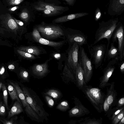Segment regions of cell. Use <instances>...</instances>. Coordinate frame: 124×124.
Instances as JSON below:
<instances>
[{"label": "cell", "instance_id": "6da1fadb", "mask_svg": "<svg viewBox=\"0 0 124 124\" xmlns=\"http://www.w3.org/2000/svg\"><path fill=\"white\" fill-rule=\"evenodd\" d=\"M81 90L99 113L103 111V105L106 95L101 89L86 85Z\"/></svg>", "mask_w": 124, "mask_h": 124}, {"label": "cell", "instance_id": "7a4b0ae2", "mask_svg": "<svg viewBox=\"0 0 124 124\" xmlns=\"http://www.w3.org/2000/svg\"><path fill=\"white\" fill-rule=\"evenodd\" d=\"M118 19H111L107 21H102L99 23V27L95 36V40L93 43L96 44L100 40L106 39L108 41L106 46H109L110 40L113 33L117 26Z\"/></svg>", "mask_w": 124, "mask_h": 124}, {"label": "cell", "instance_id": "3957f363", "mask_svg": "<svg viewBox=\"0 0 124 124\" xmlns=\"http://www.w3.org/2000/svg\"><path fill=\"white\" fill-rule=\"evenodd\" d=\"M42 37L47 40L56 39L63 38L65 39L64 29L60 26L44 24L36 26Z\"/></svg>", "mask_w": 124, "mask_h": 124}, {"label": "cell", "instance_id": "277c9868", "mask_svg": "<svg viewBox=\"0 0 124 124\" xmlns=\"http://www.w3.org/2000/svg\"><path fill=\"white\" fill-rule=\"evenodd\" d=\"M88 50L93 64L96 69L101 65L106 52V46L105 44L88 45Z\"/></svg>", "mask_w": 124, "mask_h": 124}, {"label": "cell", "instance_id": "5b68a950", "mask_svg": "<svg viewBox=\"0 0 124 124\" xmlns=\"http://www.w3.org/2000/svg\"><path fill=\"white\" fill-rule=\"evenodd\" d=\"M78 60L84 71L85 82L87 84L90 80L93 75V66L91 60L89 58L83 47L80 46Z\"/></svg>", "mask_w": 124, "mask_h": 124}, {"label": "cell", "instance_id": "8992f818", "mask_svg": "<svg viewBox=\"0 0 124 124\" xmlns=\"http://www.w3.org/2000/svg\"><path fill=\"white\" fill-rule=\"evenodd\" d=\"M65 40L69 44L76 43L79 47L87 44V36L82 31L70 28L64 29Z\"/></svg>", "mask_w": 124, "mask_h": 124}, {"label": "cell", "instance_id": "52a82bcc", "mask_svg": "<svg viewBox=\"0 0 124 124\" xmlns=\"http://www.w3.org/2000/svg\"><path fill=\"white\" fill-rule=\"evenodd\" d=\"M79 47L78 44L75 43L69 45L67 51V57L66 61L67 63L74 74L78 62Z\"/></svg>", "mask_w": 124, "mask_h": 124}, {"label": "cell", "instance_id": "ba28073f", "mask_svg": "<svg viewBox=\"0 0 124 124\" xmlns=\"http://www.w3.org/2000/svg\"><path fill=\"white\" fill-rule=\"evenodd\" d=\"M7 81L13 85L16 88L18 97L24 108L26 113L32 118L38 120L39 119L38 115L27 102L24 94L18 83L15 81L11 80H7Z\"/></svg>", "mask_w": 124, "mask_h": 124}, {"label": "cell", "instance_id": "9c48e42d", "mask_svg": "<svg viewBox=\"0 0 124 124\" xmlns=\"http://www.w3.org/2000/svg\"><path fill=\"white\" fill-rule=\"evenodd\" d=\"M119 60L118 58L112 59L108 63L103 71V74L100 79L99 87L101 88H104L109 86L111 83H108L110 78L114 71L116 65Z\"/></svg>", "mask_w": 124, "mask_h": 124}, {"label": "cell", "instance_id": "30bf717a", "mask_svg": "<svg viewBox=\"0 0 124 124\" xmlns=\"http://www.w3.org/2000/svg\"><path fill=\"white\" fill-rule=\"evenodd\" d=\"M22 90L25 96L26 101L32 109L39 116L43 117L45 112L42 107L38 102L35 96L24 86H22Z\"/></svg>", "mask_w": 124, "mask_h": 124}, {"label": "cell", "instance_id": "8fae6325", "mask_svg": "<svg viewBox=\"0 0 124 124\" xmlns=\"http://www.w3.org/2000/svg\"><path fill=\"white\" fill-rule=\"evenodd\" d=\"M113 42L118 40V48L119 52V60L121 62L124 58V35L123 27L121 25L116 28L112 36Z\"/></svg>", "mask_w": 124, "mask_h": 124}, {"label": "cell", "instance_id": "7c38bea8", "mask_svg": "<svg viewBox=\"0 0 124 124\" xmlns=\"http://www.w3.org/2000/svg\"><path fill=\"white\" fill-rule=\"evenodd\" d=\"M75 106L69 111L70 117H79L87 115L90 113V111L76 97L74 99Z\"/></svg>", "mask_w": 124, "mask_h": 124}, {"label": "cell", "instance_id": "4fadbf2b", "mask_svg": "<svg viewBox=\"0 0 124 124\" xmlns=\"http://www.w3.org/2000/svg\"><path fill=\"white\" fill-rule=\"evenodd\" d=\"M109 88L107 87V94L106 98L107 102L110 107H111L116 105L117 102V93L115 89V82L111 83Z\"/></svg>", "mask_w": 124, "mask_h": 124}, {"label": "cell", "instance_id": "5bb4252c", "mask_svg": "<svg viewBox=\"0 0 124 124\" xmlns=\"http://www.w3.org/2000/svg\"><path fill=\"white\" fill-rule=\"evenodd\" d=\"M75 74L76 85L79 89L81 90L84 86L87 85V84L85 82L83 70L78 60Z\"/></svg>", "mask_w": 124, "mask_h": 124}, {"label": "cell", "instance_id": "9a60e30c", "mask_svg": "<svg viewBox=\"0 0 124 124\" xmlns=\"http://www.w3.org/2000/svg\"><path fill=\"white\" fill-rule=\"evenodd\" d=\"M50 59L47 60L41 64H36L33 65L32 68V73L35 75L39 77L45 76L48 71V62Z\"/></svg>", "mask_w": 124, "mask_h": 124}, {"label": "cell", "instance_id": "2e32d148", "mask_svg": "<svg viewBox=\"0 0 124 124\" xmlns=\"http://www.w3.org/2000/svg\"><path fill=\"white\" fill-rule=\"evenodd\" d=\"M35 8L39 10L45 9L49 10L55 14L59 13L60 12L63 10L65 9V7L62 6H54L43 2H40L39 5L35 7Z\"/></svg>", "mask_w": 124, "mask_h": 124}, {"label": "cell", "instance_id": "e0dca14e", "mask_svg": "<svg viewBox=\"0 0 124 124\" xmlns=\"http://www.w3.org/2000/svg\"><path fill=\"white\" fill-rule=\"evenodd\" d=\"M113 42L111 43L110 48H106L103 61H108L111 59L118 58L119 59V52L117 48L114 46Z\"/></svg>", "mask_w": 124, "mask_h": 124}, {"label": "cell", "instance_id": "ac0fdd59", "mask_svg": "<svg viewBox=\"0 0 124 124\" xmlns=\"http://www.w3.org/2000/svg\"><path fill=\"white\" fill-rule=\"evenodd\" d=\"M124 0H112L109 8L114 13L117 15L122 13L124 10Z\"/></svg>", "mask_w": 124, "mask_h": 124}, {"label": "cell", "instance_id": "d6986e66", "mask_svg": "<svg viewBox=\"0 0 124 124\" xmlns=\"http://www.w3.org/2000/svg\"><path fill=\"white\" fill-rule=\"evenodd\" d=\"M88 14L86 13H80L65 16L57 18L53 22L55 23L64 22L85 16Z\"/></svg>", "mask_w": 124, "mask_h": 124}, {"label": "cell", "instance_id": "ffe728a7", "mask_svg": "<svg viewBox=\"0 0 124 124\" xmlns=\"http://www.w3.org/2000/svg\"><path fill=\"white\" fill-rule=\"evenodd\" d=\"M67 42L66 40L59 42L52 41L45 39L42 38L39 40L38 43L40 44L51 46L55 49H58L61 47Z\"/></svg>", "mask_w": 124, "mask_h": 124}, {"label": "cell", "instance_id": "44dd1931", "mask_svg": "<svg viewBox=\"0 0 124 124\" xmlns=\"http://www.w3.org/2000/svg\"><path fill=\"white\" fill-rule=\"evenodd\" d=\"M23 109L22 104L16 101L8 113L7 119H9L14 115H18L22 112Z\"/></svg>", "mask_w": 124, "mask_h": 124}, {"label": "cell", "instance_id": "7402d4cb", "mask_svg": "<svg viewBox=\"0 0 124 124\" xmlns=\"http://www.w3.org/2000/svg\"><path fill=\"white\" fill-rule=\"evenodd\" d=\"M19 49L38 56L43 53L42 49L38 46H22Z\"/></svg>", "mask_w": 124, "mask_h": 124}, {"label": "cell", "instance_id": "603a6c76", "mask_svg": "<svg viewBox=\"0 0 124 124\" xmlns=\"http://www.w3.org/2000/svg\"><path fill=\"white\" fill-rule=\"evenodd\" d=\"M103 118H91L89 117L82 118L77 120V124H101Z\"/></svg>", "mask_w": 124, "mask_h": 124}, {"label": "cell", "instance_id": "cb8c5ba5", "mask_svg": "<svg viewBox=\"0 0 124 124\" xmlns=\"http://www.w3.org/2000/svg\"><path fill=\"white\" fill-rule=\"evenodd\" d=\"M63 74L70 81L76 85L75 74L68 65L66 61L65 63Z\"/></svg>", "mask_w": 124, "mask_h": 124}, {"label": "cell", "instance_id": "d4e9b609", "mask_svg": "<svg viewBox=\"0 0 124 124\" xmlns=\"http://www.w3.org/2000/svg\"><path fill=\"white\" fill-rule=\"evenodd\" d=\"M7 81V85L8 92L11 99L14 101L16 100L19 102L21 103H22L18 97L16 90L15 87Z\"/></svg>", "mask_w": 124, "mask_h": 124}, {"label": "cell", "instance_id": "484cf974", "mask_svg": "<svg viewBox=\"0 0 124 124\" xmlns=\"http://www.w3.org/2000/svg\"><path fill=\"white\" fill-rule=\"evenodd\" d=\"M6 83H4L3 84L1 88L2 92V98L7 109V110L9 111V109L8 103V93L6 85H5Z\"/></svg>", "mask_w": 124, "mask_h": 124}, {"label": "cell", "instance_id": "4316f807", "mask_svg": "<svg viewBox=\"0 0 124 124\" xmlns=\"http://www.w3.org/2000/svg\"><path fill=\"white\" fill-rule=\"evenodd\" d=\"M124 109V106L119 108L116 107L112 108L109 113L106 116L109 120H111L114 118Z\"/></svg>", "mask_w": 124, "mask_h": 124}, {"label": "cell", "instance_id": "83f0119b", "mask_svg": "<svg viewBox=\"0 0 124 124\" xmlns=\"http://www.w3.org/2000/svg\"><path fill=\"white\" fill-rule=\"evenodd\" d=\"M0 121L3 124H18V117L14 115L9 119L0 117Z\"/></svg>", "mask_w": 124, "mask_h": 124}, {"label": "cell", "instance_id": "f1b7e54d", "mask_svg": "<svg viewBox=\"0 0 124 124\" xmlns=\"http://www.w3.org/2000/svg\"><path fill=\"white\" fill-rule=\"evenodd\" d=\"M45 94L52 97L55 99L59 98L61 95V93L59 91L55 89H51L49 90Z\"/></svg>", "mask_w": 124, "mask_h": 124}, {"label": "cell", "instance_id": "f546056e", "mask_svg": "<svg viewBox=\"0 0 124 124\" xmlns=\"http://www.w3.org/2000/svg\"><path fill=\"white\" fill-rule=\"evenodd\" d=\"M70 108L69 104L67 101L61 102L56 107V109L62 111H65Z\"/></svg>", "mask_w": 124, "mask_h": 124}, {"label": "cell", "instance_id": "4dcf8cb0", "mask_svg": "<svg viewBox=\"0 0 124 124\" xmlns=\"http://www.w3.org/2000/svg\"><path fill=\"white\" fill-rule=\"evenodd\" d=\"M17 51L18 53L22 56L31 60H33L36 59L37 57H36L34 55L31 54L27 52L20 50L19 49L17 50Z\"/></svg>", "mask_w": 124, "mask_h": 124}, {"label": "cell", "instance_id": "1f68e13d", "mask_svg": "<svg viewBox=\"0 0 124 124\" xmlns=\"http://www.w3.org/2000/svg\"><path fill=\"white\" fill-rule=\"evenodd\" d=\"M31 35L33 40L36 42H38L39 39L42 38L36 27L33 28Z\"/></svg>", "mask_w": 124, "mask_h": 124}, {"label": "cell", "instance_id": "d6a6232c", "mask_svg": "<svg viewBox=\"0 0 124 124\" xmlns=\"http://www.w3.org/2000/svg\"><path fill=\"white\" fill-rule=\"evenodd\" d=\"M124 109L122 110L116 116L111 120L112 124H118V122L124 116Z\"/></svg>", "mask_w": 124, "mask_h": 124}, {"label": "cell", "instance_id": "836d02e7", "mask_svg": "<svg viewBox=\"0 0 124 124\" xmlns=\"http://www.w3.org/2000/svg\"><path fill=\"white\" fill-rule=\"evenodd\" d=\"M19 75L20 79L26 81L28 80L29 74L28 72L26 70H21Z\"/></svg>", "mask_w": 124, "mask_h": 124}, {"label": "cell", "instance_id": "e575fe53", "mask_svg": "<svg viewBox=\"0 0 124 124\" xmlns=\"http://www.w3.org/2000/svg\"><path fill=\"white\" fill-rule=\"evenodd\" d=\"M112 108L110 107L108 103L106 98L103 105V111L105 113V115L107 116L110 112Z\"/></svg>", "mask_w": 124, "mask_h": 124}, {"label": "cell", "instance_id": "d590c367", "mask_svg": "<svg viewBox=\"0 0 124 124\" xmlns=\"http://www.w3.org/2000/svg\"><path fill=\"white\" fill-rule=\"evenodd\" d=\"M7 109L5 106L3 102L1 101H0V116H4L6 115Z\"/></svg>", "mask_w": 124, "mask_h": 124}, {"label": "cell", "instance_id": "8d00e7d4", "mask_svg": "<svg viewBox=\"0 0 124 124\" xmlns=\"http://www.w3.org/2000/svg\"><path fill=\"white\" fill-rule=\"evenodd\" d=\"M8 24L9 28L12 30H14L18 28L16 22L13 19H9L8 21Z\"/></svg>", "mask_w": 124, "mask_h": 124}, {"label": "cell", "instance_id": "74e56055", "mask_svg": "<svg viewBox=\"0 0 124 124\" xmlns=\"http://www.w3.org/2000/svg\"><path fill=\"white\" fill-rule=\"evenodd\" d=\"M45 98L49 106L51 107H53L54 104V101L53 99L50 96L46 95Z\"/></svg>", "mask_w": 124, "mask_h": 124}, {"label": "cell", "instance_id": "f35d334b", "mask_svg": "<svg viewBox=\"0 0 124 124\" xmlns=\"http://www.w3.org/2000/svg\"><path fill=\"white\" fill-rule=\"evenodd\" d=\"M124 97L120 98L117 101L116 107L119 108L124 106Z\"/></svg>", "mask_w": 124, "mask_h": 124}, {"label": "cell", "instance_id": "ab89813d", "mask_svg": "<svg viewBox=\"0 0 124 124\" xmlns=\"http://www.w3.org/2000/svg\"><path fill=\"white\" fill-rule=\"evenodd\" d=\"M101 13L99 9L98 8L96 10L95 14V19L97 21L100 18Z\"/></svg>", "mask_w": 124, "mask_h": 124}, {"label": "cell", "instance_id": "60d3db41", "mask_svg": "<svg viewBox=\"0 0 124 124\" xmlns=\"http://www.w3.org/2000/svg\"><path fill=\"white\" fill-rule=\"evenodd\" d=\"M119 68L121 73L124 74V62L123 61H122L121 63L119 65Z\"/></svg>", "mask_w": 124, "mask_h": 124}, {"label": "cell", "instance_id": "b9f144b4", "mask_svg": "<svg viewBox=\"0 0 124 124\" xmlns=\"http://www.w3.org/2000/svg\"><path fill=\"white\" fill-rule=\"evenodd\" d=\"M41 10H42L44 13L46 14L50 15L55 14L51 11L47 9H43Z\"/></svg>", "mask_w": 124, "mask_h": 124}, {"label": "cell", "instance_id": "7bdbcfd3", "mask_svg": "<svg viewBox=\"0 0 124 124\" xmlns=\"http://www.w3.org/2000/svg\"><path fill=\"white\" fill-rule=\"evenodd\" d=\"M21 17L23 19H26L28 17V13L25 12H23L21 13Z\"/></svg>", "mask_w": 124, "mask_h": 124}, {"label": "cell", "instance_id": "ee69618b", "mask_svg": "<svg viewBox=\"0 0 124 124\" xmlns=\"http://www.w3.org/2000/svg\"><path fill=\"white\" fill-rule=\"evenodd\" d=\"M23 0H12L11 3L14 5H18L20 4Z\"/></svg>", "mask_w": 124, "mask_h": 124}, {"label": "cell", "instance_id": "f6af8a7d", "mask_svg": "<svg viewBox=\"0 0 124 124\" xmlns=\"http://www.w3.org/2000/svg\"><path fill=\"white\" fill-rule=\"evenodd\" d=\"M53 57L56 59L59 60L61 57V55L59 53H55L53 54Z\"/></svg>", "mask_w": 124, "mask_h": 124}, {"label": "cell", "instance_id": "bcb514c9", "mask_svg": "<svg viewBox=\"0 0 124 124\" xmlns=\"http://www.w3.org/2000/svg\"><path fill=\"white\" fill-rule=\"evenodd\" d=\"M15 68V67L14 65L12 64H11L9 65L8 66V68L10 70H14Z\"/></svg>", "mask_w": 124, "mask_h": 124}, {"label": "cell", "instance_id": "7dc6e473", "mask_svg": "<svg viewBox=\"0 0 124 124\" xmlns=\"http://www.w3.org/2000/svg\"><path fill=\"white\" fill-rule=\"evenodd\" d=\"M5 80L0 79V91L1 89L3 84L5 83Z\"/></svg>", "mask_w": 124, "mask_h": 124}, {"label": "cell", "instance_id": "c3c4849f", "mask_svg": "<svg viewBox=\"0 0 124 124\" xmlns=\"http://www.w3.org/2000/svg\"><path fill=\"white\" fill-rule=\"evenodd\" d=\"M70 5H71L73 4L74 0H65Z\"/></svg>", "mask_w": 124, "mask_h": 124}, {"label": "cell", "instance_id": "681fc988", "mask_svg": "<svg viewBox=\"0 0 124 124\" xmlns=\"http://www.w3.org/2000/svg\"><path fill=\"white\" fill-rule=\"evenodd\" d=\"M15 20L17 23L20 26H22L23 25V23L22 22L19 20H16V19H15Z\"/></svg>", "mask_w": 124, "mask_h": 124}, {"label": "cell", "instance_id": "f907efd6", "mask_svg": "<svg viewBox=\"0 0 124 124\" xmlns=\"http://www.w3.org/2000/svg\"><path fill=\"white\" fill-rule=\"evenodd\" d=\"M124 124V116L118 122V124Z\"/></svg>", "mask_w": 124, "mask_h": 124}, {"label": "cell", "instance_id": "816d5d0a", "mask_svg": "<svg viewBox=\"0 0 124 124\" xmlns=\"http://www.w3.org/2000/svg\"><path fill=\"white\" fill-rule=\"evenodd\" d=\"M17 8V7H15L12 8L11 9V10L14 11Z\"/></svg>", "mask_w": 124, "mask_h": 124}, {"label": "cell", "instance_id": "f5cc1de1", "mask_svg": "<svg viewBox=\"0 0 124 124\" xmlns=\"http://www.w3.org/2000/svg\"><path fill=\"white\" fill-rule=\"evenodd\" d=\"M2 98V95L0 94V100H1Z\"/></svg>", "mask_w": 124, "mask_h": 124}, {"label": "cell", "instance_id": "db71d44e", "mask_svg": "<svg viewBox=\"0 0 124 124\" xmlns=\"http://www.w3.org/2000/svg\"><path fill=\"white\" fill-rule=\"evenodd\" d=\"M1 101V100H0V101Z\"/></svg>", "mask_w": 124, "mask_h": 124}, {"label": "cell", "instance_id": "11a10c76", "mask_svg": "<svg viewBox=\"0 0 124 124\" xmlns=\"http://www.w3.org/2000/svg\"></svg>", "mask_w": 124, "mask_h": 124}]
</instances>
